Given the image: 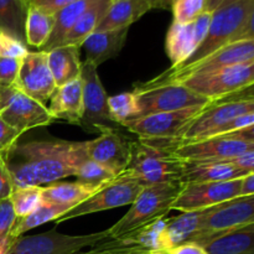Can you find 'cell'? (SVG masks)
Here are the masks:
<instances>
[{"label":"cell","mask_w":254,"mask_h":254,"mask_svg":"<svg viewBox=\"0 0 254 254\" xmlns=\"http://www.w3.org/2000/svg\"><path fill=\"white\" fill-rule=\"evenodd\" d=\"M86 145L62 139L15 143L4 154L12 188L45 186L74 176L87 159Z\"/></svg>","instance_id":"obj_1"},{"label":"cell","mask_w":254,"mask_h":254,"mask_svg":"<svg viewBox=\"0 0 254 254\" xmlns=\"http://www.w3.org/2000/svg\"><path fill=\"white\" fill-rule=\"evenodd\" d=\"M174 140L138 139L130 144V160L126 171L144 185L181 183L185 161L174 153Z\"/></svg>","instance_id":"obj_2"},{"label":"cell","mask_w":254,"mask_h":254,"mask_svg":"<svg viewBox=\"0 0 254 254\" xmlns=\"http://www.w3.org/2000/svg\"><path fill=\"white\" fill-rule=\"evenodd\" d=\"M183 185V183H166L144 186L128 212L109 228V237L121 238L151 221L166 217Z\"/></svg>","instance_id":"obj_3"},{"label":"cell","mask_w":254,"mask_h":254,"mask_svg":"<svg viewBox=\"0 0 254 254\" xmlns=\"http://www.w3.org/2000/svg\"><path fill=\"white\" fill-rule=\"evenodd\" d=\"M248 113H254L253 86L211 101V103L189 124L176 143L186 144L211 138L213 133L227 122Z\"/></svg>","instance_id":"obj_4"},{"label":"cell","mask_w":254,"mask_h":254,"mask_svg":"<svg viewBox=\"0 0 254 254\" xmlns=\"http://www.w3.org/2000/svg\"><path fill=\"white\" fill-rule=\"evenodd\" d=\"M253 14L254 0H241V1L213 11L211 15L207 34L200 46L183 64L178 66H171L170 68L166 69V72L179 71V69L192 66L220 50L221 47L235 42L236 35L238 34L246 20Z\"/></svg>","instance_id":"obj_5"},{"label":"cell","mask_w":254,"mask_h":254,"mask_svg":"<svg viewBox=\"0 0 254 254\" xmlns=\"http://www.w3.org/2000/svg\"><path fill=\"white\" fill-rule=\"evenodd\" d=\"M254 223V196H238L203 208L198 232L191 242L201 247L230 231Z\"/></svg>","instance_id":"obj_6"},{"label":"cell","mask_w":254,"mask_h":254,"mask_svg":"<svg viewBox=\"0 0 254 254\" xmlns=\"http://www.w3.org/2000/svg\"><path fill=\"white\" fill-rule=\"evenodd\" d=\"M254 151V126L227 135L212 136L192 143L178 144L174 153L184 161H216Z\"/></svg>","instance_id":"obj_7"},{"label":"cell","mask_w":254,"mask_h":254,"mask_svg":"<svg viewBox=\"0 0 254 254\" xmlns=\"http://www.w3.org/2000/svg\"><path fill=\"white\" fill-rule=\"evenodd\" d=\"M144 186L145 185L139 179L124 170L113 180L107 183L103 188L99 189L97 192H94L91 197L84 200L79 205L74 206L68 212L57 218L55 223L59 225L61 222H66L72 218L81 217L84 215L131 205Z\"/></svg>","instance_id":"obj_8"},{"label":"cell","mask_w":254,"mask_h":254,"mask_svg":"<svg viewBox=\"0 0 254 254\" xmlns=\"http://www.w3.org/2000/svg\"><path fill=\"white\" fill-rule=\"evenodd\" d=\"M133 92L138 104V113L134 119L190 107H205L211 103L210 99L190 91L181 83H166L155 87L135 84Z\"/></svg>","instance_id":"obj_9"},{"label":"cell","mask_w":254,"mask_h":254,"mask_svg":"<svg viewBox=\"0 0 254 254\" xmlns=\"http://www.w3.org/2000/svg\"><path fill=\"white\" fill-rule=\"evenodd\" d=\"M82 81V109L79 127L88 133L104 131L109 129H122L113 121L108 108V96L99 79L97 67L86 60L81 67Z\"/></svg>","instance_id":"obj_10"},{"label":"cell","mask_w":254,"mask_h":254,"mask_svg":"<svg viewBox=\"0 0 254 254\" xmlns=\"http://www.w3.org/2000/svg\"><path fill=\"white\" fill-rule=\"evenodd\" d=\"M108 230L84 236H68L56 228L34 236H20L12 241L6 254H72L109 240Z\"/></svg>","instance_id":"obj_11"},{"label":"cell","mask_w":254,"mask_h":254,"mask_svg":"<svg viewBox=\"0 0 254 254\" xmlns=\"http://www.w3.org/2000/svg\"><path fill=\"white\" fill-rule=\"evenodd\" d=\"M251 62H254V40L237 41L221 47L220 50L192 66L174 72L164 71L159 76L151 78L150 81L138 84L143 87H155L166 83H179L192 74L206 73V72L216 71L223 67L251 64Z\"/></svg>","instance_id":"obj_12"},{"label":"cell","mask_w":254,"mask_h":254,"mask_svg":"<svg viewBox=\"0 0 254 254\" xmlns=\"http://www.w3.org/2000/svg\"><path fill=\"white\" fill-rule=\"evenodd\" d=\"M190 91L213 101L230 96L254 83V62L223 67L206 73L192 74L179 82Z\"/></svg>","instance_id":"obj_13"},{"label":"cell","mask_w":254,"mask_h":254,"mask_svg":"<svg viewBox=\"0 0 254 254\" xmlns=\"http://www.w3.org/2000/svg\"><path fill=\"white\" fill-rule=\"evenodd\" d=\"M0 117L20 134L55 122L45 104L30 98L15 86H0Z\"/></svg>","instance_id":"obj_14"},{"label":"cell","mask_w":254,"mask_h":254,"mask_svg":"<svg viewBox=\"0 0 254 254\" xmlns=\"http://www.w3.org/2000/svg\"><path fill=\"white\" fill-rule=\"evenodd\" d=\"M205 107H190L180 111L151 114L126 122L122 127L136 134L139 139L178 141L189 124L203 111Z\"/></svg>","instance_id":"obj_15"},{"label":"cell","mask_w":254,"mask_h":254,"mask_svg":"<svg viewBox=\"0 0 254 254\" xmlns=\"http://www.w3.org/2000/svg\"><path fill=\"white\" fill-rule=\"evenodd\" d=\"M241 180L242 179L230 181H212V183L184 184L174 202L173 210L181 211V212L203 210L238 197Z\"/></svg>","instance_id":"obj_16"},{"label":"cell","mask_w":254,"mask_h":254,"mask_svg":"<svg viewBox=\"0 0 254 254\" xmlns=\"http://www.w3.org/2000/svg\"><path fill=\"white\" fill-rule=\"evenodd\" d=\"M15 87L30 98L46 106V102L51 99L56 91L47 62V52L41 50L29 51L26 56L22 57Z\"/></svg>","instance_id":"obj_17"},{"label":"cell","mask_w":254,"mask_h":254,"mask_svg":"<svg viewBox=\"0 0 254 254\" xmlns=\"http://www.w3.org/2000/svg\"><path fill=\"white\" fill-rule=\"evenodd\" d=\"M212 12H202L189 24L174 22L170 25L165 39V50L171 66H178L196 51L207 34Z\"/></svg>","instance_id":"obj_18"},{"label":"cell","mask_w":254,"mask_h":254,"mask_svg":"<svg viewBox=\"0 0 254 254\" xmlns=\"http://www.w3.org/2000/svg\"><path fill=\"white\" fill-rule=\"evenodd\" d=\"M130 144L121 129L104 130L93 140H87V158L119 175L130 160Z\"/></svg>","instance_id":"obj_19"},{"label":"cell","mask_w":254,"mask_h":254,"mask_svg":"<svg viewBox=\"0 0 254 254\" xmlns=\"http://www.w3.org/2000/svg\"><path fill=\"white\" fill-rule=\"evenodd\" d=\"M47 108L55 121L62 119L79 126L83 109L81 77L57 87L50 99V107Z\"/></svg>","instance_id":"obj_20"},{"label":"cell","mask_w":254,"mask_h":254,"mask_svg":"<svg viewBox=\"0 0 254 254\" xmlns=\"http://www.w3.org/2000/svg\"><path fill=\"white\" fill-rule=\"evenodd\" d=\"M128 31L129 27L92 32L81 45L86 51V60L98 67L103 62L116 57L126 44Z\"/></svg>","instance_id":"obj_21"},{"label":"cell","mask_w":254,"mask_h":254,"mask_svg":"<svg viewBox=\"0 0 254 254\" xmlns=\"http://www.w3.org/2000/svg\"><path fill=\"white\" fill-rule=\"evenodd\" d=\"M250 173L225 160L216 161H185L181 183H212L230 181L245 178ZM253 174V173H251Z\"/></svg>","instance_id":"obj_22"},{"label":"cell","mask_w":254,"mask_h":254,"mask_svg":"<svg viewBox=\"0 0 254 254\" xmlns=\"http://www.w3.org/2000/svg\"><path fill=\"white\" fill-rule=\"evenodd\" d=\"M151 10L146 0H112L96 31L129 27Z\"/></svg>","instance_id":"obj_23"},{"label":"cell","mask_w":254,"mask_h":254,"mask_svg":"<svg viewBox=\"0 0 254 254\" xmlns=\"http://www.w3.org/2000/svg\"><path fill=\"white\" fill-rule=\"evenodd\" d=\"M79 49L81 47L66 45L47 51V62L56 88L81 76Z\"/></svg>","instance_id":"obj_24"},{"label":"cell","mask_w":254,"mask_h":254,"mask_svg":"<svg viewBox=\"0 0 254 254\" xmlns=\"http://www.w3.org/2000/svg\"><path fill=\"white\" fill-rule=\"evenodd\" d=\"M104 185H89V184L79 183V181L49 184V185L42 186V203H59V205H69L74 207L91 197Z\"/></svg>","instance_id":"obj_25"},{"label":"cell","mask_w":254,"mask_h":254,"mask_svg":"<svg viewBox=\"0 0 254 254\" xmlns=\"http://www.w3.org/2000/svg\"><path fill=\"white\" fill-rule=\"evenodd\" d=\"M203 248L207 254H254V223L223 233Z\"/></svg>","instance_id":"obj_26"},{"label":"cell","mask_w":254,"mask_h":254,"mask_svg":"<svg viewBox=\"0 0 254 254\" xmlns=\"http://www.w3.org/2000/svg\"><path fill=\"white\" fill-rule=\"evenodd\" d=\"M112 0H93L92 4L87 7L86 11L81 15L76 24L72 26V29L67 32L62 41L61 46L71 45V46L81 47L82 42L96 31L99 22L106 15Z\"/></svg>","instance_id":"obj_27"},{"label":"cell","mask_w":254,"mask_h":254,"mask_svg":"<svg viewBox=\"0 0 254 254\" xmlns=\"http://www.w3.org/2000/svg\"><path fill=\"white\" fill-rule=\"evenodd\" d=\"M166 222H168V217L158 218L121 238L140 246L150 254H168L169 246L168 240H166Z\"/></svg>","instance_id":"obj_28"},{"label":"cell","mask_w":254,"mask_h":254,"mask_svg":"<svg viewBox=\"0 0 254 254\" xmlns=\"http://www.w3.org/2000/svg\"><path fill=\"white\" fill-rule=\"evenodd\" d=\"M56 14L45 11L36 6H27L25 20V44L41 49L51 36Z\"/></svg>","instance_id":"obj_29"},{"label":"cell","mask_w":254,"mask_h":254,"mask_svg":"<svg viewBox=\"0 0 254 254\" xmlns=\"http://www.w3.org/2000/svg\"><path fill=\"white\" fill-rule=\"evenodd\" d=\"M92 1L93 0H76V1L71 2L64 9L60 10L59 12H56V21H55L51 36L44 45V47H41L40 50L47 52L61 46L67 32L72 29L77 20L86 11L87 7L92 4Z\"/></svg>","instance_id":"obj_30"},{"label":"cell","mask_w":254,"mask_h":254,"mask_svg":"<svg viewBox=\"0 0 254 254\" xmlns=\"http://www.w3.org/2000/svg\"><path fill=\"white\" fill-rule=\"evenodd\" d=\"M71 208L69 205H59V203H42L32 213L27 215L26 217L16 218L11 231H10L7 240L14 241L17 237L26 233L27 231L32 230L35 227L44 225V223L50 222V221H56L64 213L68 212Z\"/></svg>","instance_id":"obj_31"},{"label":"cell","mask_w":254,"mask_h":254,"mask_svg":"<svg viewBox=\"0 0 254 254\" xmlns=\"http://www.w3.org/2000/svg\"><path fill=\"white\" fill-rule=\"evenodd\" d=\"M201 215H202V210H197L183 212L176 217L168 218L166 240H168L169 250L192 241V238L198 232Z\"/></svg>","instance_id":"obj_32"},{"label":"cell","mask_w":254,"mask_h":254,"mask_svg":"<svg viewBox=\"0 0 254 254\" xmlns=\"http://www.w3.org/2000/svg\"><path fill=\"white\" fill-rule=\"evenodd\" d=\"M27 6L22 0H0V32L25 44Z\"/></svg>","instance_id":"obj_33"},{"label":"cell","mask_w":254,"mask_h":254,"mask_svg":"<svg viewBox=\"0 0 254 254\" xmlns=\"http://www.w3.org/2000/svg\"><path fill=\"white\" fill-rule=\"evenodd\" d=\"M41 190L42 186H26L12 190L10 200L16 218L26 217L42 205Z\"/></svg>","instance_id":"obj_34"},{"label":"cell","mask_w":254,"mask_h":254,"mask_svg":"<svg viewBox=\"0 0 254 254\" xmlns=\"http://www.w3.org/2000/svg\"><path fill=\"white\" fill-rule=\"evenodd\" d=\"M108 108L113 121L122 127L126 122L133 121L138 113L135 94L131 91L108 97Z\"/></svg>","instance_id":"obj_35"},{"label":"cell","mask_w":254,"mask_h":254,"mask_svg":"<svg viewBox=\"0 0 254 254\" xmlns=\"http://www.w3.org/2000/svg\"><path fill=\"white\" fill-rule=\"evenodd\" d=\"M74 176L79 183L99 186L112 181L117 175L101 164L87 158L77 169V173Z\"/></svg>","instance_id":"obj_36"},{"label":"cell","mask_w":254,"mask_h":254,"mask_svg":"<svg viewBox=\"0 0 254 254\" xmlns=\"http://www.w3.org/2000/svg\"><path fill=\"white\" fill-rule=\"evenodd\" d=\"M72 254H150L143 247L128 242L124 238H109L102 241L86 252H74Z\"/></svg>","instance_id":"obj_37"},{"label":"cell","mask_w":254,"mask_h":254,"mask_svg":"<svg viewBox=\"0 0 254 254\" xmlns=\"http://www.w3.org/2000/svg\"><path fill=\"white\" fill-rule=\"evenodd\" d=\"M174 22L189 24L197 19L206 9V0H175L171 4Z\"/></svg>","instance_id":"obj_38"},{"label":"cell","mask_w":254,"mask_h":254,"mask_svg":"<svg viewBox=\"0 0 254 254\" xmlns=\"http://www.w3.org/2000/svg\"><path fill=\"white\" fill-rule=\"evenodd\" d=\"M27 52L29 50L24 42L0 32V57L21 60Z\"/></svg>","instance_id":"obj_39"},{"label":"cell","mask_w":254,"mask_h":254,"mask_svg":"<svg viewBox=\"0 0 254 254\" xmlns=\"http://www.w3.org/2000/svg\"><path fill=\"white\" fill-rule=\"evenodd\" d=\"M21 60L0 57V86L12 87L19 76Z\"/></svg>","instance_id":"obj_40"},{"label":"cell","mask_w":254,"mask_h":254,"mask_svg":"<svg viewBox=\"0 0 254 254\" xmlns=\"http://www.w3.org/2000/svg\"><path fill=\"white\" fill-rule=\"evenodd\" d=\"M16 221L10 197L0 200V242L5 241Z\"/></svg>","instance_id":"obj_41"},{"label":"cell","mask_w":254,"mask_h":254,"mask_svg":"<svg viewBox=\"0 0 254 254\" xmlns=\"http://www.w3.org/2000/svg\"><path fill=\"white\" fill-rule=\"evenodd\" d=\"M253 126H254V113L243 114V116L237 117V118L227 122V123H226L225 126L221 127V128H218L217 130L213 133L212 136L227 135V134L236 133V131L242 130V129L248 128V127H253ZM212 136H211V138H212Z\"/></svg>","instance_id":"obj_42"},{"label":"cell","mask_w":254,"mask_h":254,"mask_svg":"<svg viewBox=\"0 0 254 254\" xmlns=\"http://www.w3.org/2000/svg\"><path fill=\"white\" fill-rule=\"evenodd\" d=\"M21 135L22 134L5 123L0 117V154L1 155H4L15 143H17Z\"/></svg>","instance_id":"obj_43"},{"label":"cell","mask_w":254,"mask_h":254,"mask_svg":"<svg viewBox=\"0 0 254 254\" xmlns=\"http://www.w3.org/2000/svg\"><path fill=\"white\" fill-rule=\"evenodd\" d=\"M73 1H76V0H26V5L27 6L40 7L45 11L56 14Z\"/></svg>","instance_id":"obj_44"},{"label":"cell","mask_w":254,"mask_h":254,"mask_svg":"<svg viewBox=\"0 0 254 254\" xmlns=\"http://www.w3.org/2000/svg\"><path fill=\"white\" fill-rule=\"evenodd\" d=\"M12 190L14 188H12L11 179H10L6 164H5L4 155L0 154V200L10 197Z\"/></svg>","instance_id":"obj_45"},{"label":"cell","mask_w":254,"mask_h":254,"mask_svg":"<svg viewBox=\"0 0 254 254\" xmlns=\"http://www.w3.org/2000/svg\"><path fill=\"white\" fill-rule=\"evenodd\" d=\"M168 254H207L206 253L205 248L201 247L200 245L193 242H188L183 243V245H179L176 247H173L171 250H169Z\"/></svg>","instance_id":"obj_46"},{"label":"cell","mask_w":254,"mask_h":254,"mask_svg":"<svg viewBox=\"0 0 254 254\" xmlns=\"http://www.w3.org/2000/svg\"><path fill=\"white\" fill-rule=\"evenodd\" d=\"M240 196H254V173L248 174L241 180Z\"/></svg>","instance_id":"obj_47"},{"label":"cell","mask_w":254,"mask_h":254,"mask_svg":"<svg viewBox=\"0 0 254 254\" xmlns=\"http://www.w3.org/2000/svg\"><path fill=\"white\" fill-rule=\"evenodd\" d=\"M241 1V0H206V9L205 11L207 12H213L216 10L221 9V7H225L227 5L235 4V2Z\"/></svg>","instance_id":"obj_48"},{"label":"cell","mask_w":254,"mask_h":254,"mask_svg":"<svg viewBox=\"0 0 254 254\" xmlns=\"http://www.w3.org/2000/svg\"><path fill=\"white\" fill-rule=\"evenodd\" d=\"M146 1L150 4L151 9H159V7H160V5L163 4L164 0H146Z\"/></svg>","instance_id":"obj_49"},{"label":"cell","mask_w":254,"mask_h":254,"mask_svg":"<svg viewBox=\"0 0 254 254\" xmlns=\"http://www.w3.org/2000/svg\"><path fill=\"white\" fill-rule=\"evenodd\" d=\"M174 1H175V0H164L163 4L160 5V7H159V9H170L171 4H173Z\"/></svg>","instance_id":"obj_50"},{"label":"cell","mask_w":254,"mask_h":254,"mask_svg":"<svg viewBox=\"0 0 254 254\" xmlns=\"http://www.w3.org/2000/svg\"><path fill=\"white\" fill-rule=\"evenodd\" d=\"M22 1H24V2H25V4H26V0H22ZM26 6H27V5H26Z\"/></svg>","instance_id":"obj_51"}]
</instances>
